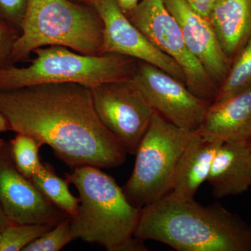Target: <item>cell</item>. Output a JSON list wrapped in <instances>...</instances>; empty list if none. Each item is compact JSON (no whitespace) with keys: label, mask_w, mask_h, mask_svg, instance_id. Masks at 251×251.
<instances>
[{"label":"cell","mask_w":251,"mask_h":251,"mask_svg":"<svg viewBox=\"0 0 251 251\" xmlns=\"http://www.w3.org/2000/svg\"><path fill=\"white\" fill-rule=\"evenodd\" d=\"M31 181L48 200L70 218L76 215L80 199L73 196L68 181L59 177L49 164L42 163Z\"/></svg>","instance_id":"cell-17"},{"label":"cell","mask_w":251,"mask_h":251,"mask_svg":"<svg viewBox=\"0 0 251 251\" xmlns=\"http://www.w3.org/2000/svg\"><path fill=\"white\" fill-rule=\"evenodd\" d=\"M213 196H238L251 187V153L247 140L224 142L216 151L207 181Z\"/></svg>","instance_id":"cell-13"},{"label":"cell","mask_w":251,"mask_h":251,"mask_svg":"<svg viewBox=\"0 0 251 251\" xmlns=\"http://www.w3.org/2000/svg\"><path fill=\"white\" fill-rule=\"evenodd\" d=\"M71 218L63 219L52 229L28 244L23 251H58L74 240L71 232Z\"/></svg>","instance_id":"cell-21"},{"label":"cell","mask_w":251,"mask_h":251,"mask_svg":"<svg viewBox=\"0 0 251 251\" xmlns=\"http://www.w3.org/2000/svg\"><path fill=\"white\" fill-rule=\"evenodd\" d=\"M6 142L4 140L0 139V150L3 148V146L6 144Z\"/></svg>","instance_id":"cell-28"},{"label":"cell","mask_w":251,"mask_h":251,"mask_svg":"<svg viewBox=\"0 0 251 251\" xmlns=\"http://www.w3.org/2000/svg\"><path fill=\"white\" fill-rule=\"evenodd\" d=\"M127 18L157 49L179 64L191 92L211 103L214 101L219 86L188 49L179 25L163 0H140Z\"/></svg>","instance_id":"cell-7"},{"label":"cell","mask_w":251,"mask_h":251,"mask_svg":"<svg viewBox=\"0 0 251 251\" xmlns=\"http://www.w3.org/2000/svg\"><path fill=\"white\" fill-rule=\"evenodd\" d=\"M198 14L209 19L214 0H185Z\"/></svg>","instance_id":"cell-24"},{"label":"cell","mask_w":251,"mask_h":251,"mask_svg":"<svg viewBox=\"0 0 251 251\" xmlns=\"http://www.w3.org/2000/svg\"><path fill=\"white\" fill-rule=\"evenodd\" d=\"M26 4L27 0H0V24L14 28L21 33Z\"/></svg>","instance_id":"cell-22"},{"label":"cell","mask_w":251,"mask_h":251,"mask_svg":"<svg viewBox=\"0 0 251 251\" xmlns=\"http://www.w3.org/2000/svg\"><path fill=\"white\" fill-rule=\"evenodd\" d=\"M0 204L13 224L57 225L69 217L18 171L6 143L0 150Z\"/></svg>","instance_id":"cell-11"},{"label":"cell","mask_w":251,"mask_h":251,"mask_svg":"<svg viewBox=\"0 0 251 251\" xmlns=\"http://www.w3.org/2000/svg\"><path fill=\"white\" fill-rule=\"evenodd\" d=\"M11 130L7 120L1 114H0V133Z\"/></svg>","instance_id":"cell-27"},{"label":"cell","mask_w":251,"mask_h":251,"mask_svg":"<svg viewBox=\"0 0 251 251\" xmlns=\"http://www.w3.org/2000/svg\"><path fill=\"white\" fill-rule=\"evenodd\" d=\"M79 1H84V2H86V1H88V0H79Z\"/></svg>","instance_id":"cell-30"},{"label":"cell","mask_w":251,"mask_h":251,"mask_svg":"<svg viewBox=\"0 0 251 251\" xmlns=\"http://www.w3.org/2000/svg\"><path fill=\"white\" fill-rule=\"evenodd\" d=\"M122 12L128 16L136 8L140 0H115Z\"/></svg>","instance_id":"cell-25"},{"label":"cell","mask_w":251,"mask_h":251,"mask_svg":"<svg viewBox=\"0 0 251 251\" xmlns=\"http://www.w3.org/2000/svg\"><path fill=\"white\" fill-rule=\"evenodd\" d=\"M20 31L14 28L0 24V69L15 65L12 52Z\"/></svg>","instance_id":"cell-23"},{"label":"cell","mask_w":251,"mask_h":251,"mask_svg":"<svg viewBox=\"0 0 251 251\" xmlns=\"http://www.w3.org/2000/svg\"><path fill=\"white\" fill-rule=\"evenodd\" d=\"M79 193L76 215L71 218L74 239L102 246L108 251H147L135 237L141 209L132 205L122 188L95 166L74 168L67 175Z\"/></svg>","instance_id":"cell-3"},{"label":"cell","mask_w":251,"mask_h":251,"mask_svg":"<svg viewBox=\"0 0 251 251\" xmlns=\"http://www.w3.org/2000/svg\"><path fill=\"white\" fill-rule=\"evenodd\" d=\"M251 87V39L234 57L212 103H221Z\"/></svg>","instance_id":"cell-18"},{"label":"cell","mask_w":251,"mask_h":251,"mask_svg":"<svg viewBox=\"0 0 251 251\" xmlns=\"http://www.w3.org/2000/svg\"><path fill=\"white\" fill-rule=\"evenodd\" d=\"M248 143H249V148H250L251 153V138H249V139H248Z\"/></svg>","instance_id":"cell-29"},{"label":"cell","mask_w":251,"mask_h":251,"mask_svg":"<svg viewBox=\"0 0 251 251\" xmlns=\"http://www.w3.org/2000/svg\"><path fill=\"white\" fill-rule=\"evenodd\" d=\"M163 1L179 25L188 49L220 87L232 62L221 49L209 19L198 14L185 0Z\"/></svg>","instance_id":"cell-12"},{"label":"cell","mask_w":251,"mask_h":251,"mask_svg":"<svg viewBox=\"0 0 251 251\" xmlns=\"http://www.w3.org/2000/svg\"><path fill=\"white\" fill-rule=\"evenodd\" d=\"M55 226L54 224H10L0 232V251H23L28 244Z\"/></svg>","instance_id":"cell-20"},{"label":"cell","mask_w":251,"mask_h":251,"mask_svg":"<svg viewBox=\"0 0 251 251\" xmlns=\"http://www.w3.org/2000/svg\"><path fill=\"white\" fill-rule=\"evenodd\" d=\"M196 130L180 128L155 110L135 153L134 169L122 187L132 205L142 209L171 192L176 166Z\"/></svg>","instance_id":"cell-6"},{"label":"cell","mask_w":251,"mask_h":251,"mask_svg":"<svg viewBox=\"0 0 251 251\" xmlns=\"http://www.w3.org/2000/svg\"><path fill=\"white\" fill-rule=\"evenodd\" d=\"M222 144L196 130L180 158L170 194L180 199H194L198 188L207 181L214 156Z\"/></svg>","instance_id":"cell-15"},{"label":"cell","mask_w":251,"mask_h":251,"mask_svg":"<svg viewBox=\"0 0 251 251\" xmlns=\"http://www.w3.org/2000/svg\"><path fill=\"white\" fill-rule=\"evenodd\" d=\"M11 224H13V223L10 221L9 218L5 214L2 207H1V204H0V232Z\"/></svg>","instance_id":"cell-26"},{"label":"cell","mask_w":251,"mask_h":251,"mask_svg":"<svg viewBox=\"0 0 251 251\" xmlns=\"http://www.w3.org/2000/svg\"></svg>","instance_id":"cell-31"},{"label":"cell","mask_w":251,"mask_h":251,"mask_svg":"<svg viewBox=\"0 0 251 251\" xmlns=\"http://www.w3.org/2000/svg\"><path fill=\"white\" fill-rule=\"evenodd\" d=\"M33 52L35 57L27 67L0 69V90L62 82L91 88L105 82L129 80L138 62L118 54L87 55L61 46L39 48Z\"/></svg>","instance_id":"cell-5"},{"label":"cell","mask_w":251,"mask_h":251,"mask_svg":"<svg viewBox=\"0 0 251 251\" xmlns=\"http://www.w3.org/2000/svg\"><path fill=\"white\" fill-rule=\"evenodd\" d=\"M0 114L11 131L49 145L72 168L125 163L126 150L99 120L87 86L62 82L0 90Z\"/></svg>","instance_id":"cell-1"},{"label":"cell","mask_w":251,"mask_h":251,"mask_svg":"<svg viewBox=\"0 0 251 251\" xmlns=\"http://www.w3.org/2000/svg\"><path fill=\"white\" fill-rule=\"evenodd\" d=\"M209 21L232 62L251 39V0H214Z\"/></svg>","instance_id":"cell-16"},{"label":"cell","mask_w":251,"mask_h":251,"mask_svg":"<svg viewBox=\"0 0 251 251\" xmlns=\"http://www.w3.org/2000/svg\"><path fill=\"white\" fill-rule=\"evenodd\" d=\"M130 80L153 110L184 129L198 130L211 104L195 95L184 82L142 61Z\"/></svg>","instance_id":"cell-9"},{"label":"cell","mask_w":251,"mask_h":251,"mask_svg":"<svg viewBox=\"0 0 251 251\" xmlns=\"http://www.w3.org/2000/svg\"></svg>","instance_id":"cell-32"},{"label":"cell","mask_w":251,"mask_h":251,"mask_svg":"<svg viewBox=\"0 0 251 251\" xmlns=\"http://www.w3.org/2000/svg\"><path fill=\"white\" fill-rule=\"evenodd\" d=\"M90 89L99 120L127 152L135 154L155 110L130 80L105 82Z\"/></svg>","instance_id":"cell-8"},{"label":"cell","mask_w":251,"mask_h":251,"mask_svg":"<svg viewBox=\"0 0 251 251\" xmlns=\"http://www.w3.org/2000/svg\"><path fill=\"white\" fill-rule=\"evenodd\" d=\"M103 25L90 6L71 0H27L12 62H25L39 48L61 46L78 53L100 55Z\"/></svg>","instance_id":"cell-4"},{"label":"cell","mask_w":251,"mask_h":251,"mask_svg":"<svg viewBox=\"0 0 251 251\" xmlns=\"http://www.w3.org/2000/svg\"><path fill=\"white\" fill-rule=\"evenodd\" d=\"M101 18L103 41L100 54H118L152 64L186 84L179 64L157 49L121 11L115 0H88Z\"/></svg>","instance_id":"cell-10"},{"label":"cell","mask_w":251,"mask_h":251,"mask_svg":"<svg viewBox=\"0 0 251 251\" xmlns=\"http://www.w3.org/2000/svg\"><path fill=\"white\" fill-rule=\"evenodd\" d=\"M135 237L178 251H251V225L241 216L170 193L142 208Z\"/></svg>","instance_id":"cell-2"},{"label":"cell","mask_w":251,"mask_h":251,"mask_svg":"<svg viewBox=\"0 0 251 251\" xmlns=\"http://www.w3.org/2000/svg\"><path fill=\"white\" fill-rule=\"evenodd\" d=\"M42 145L35 138L23 133H16L10 142V152L15 166L28 179H31L42 164L39 155Z\"/></svg>","instance_id":"cell-19"},{"label":"cell","mask_w":251,"mask_h":251,"mask_svg":"<svg viewBox=\"0 0 251 251\" xmlns=\"http://www.w3.org/2000/svg\"><path fill=\"white\" fill-rule=\"evenodd\" d=\"M198 133L224 142L251 138V87L218 103H211Z\"/></svg>","instance_id":"cell-14"}]
</instances>
